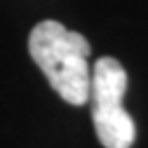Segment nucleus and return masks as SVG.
Masks as SVG:
<instances>
[{"label": "nucleus", "instance_id": "1", "mask_svg": "<svg viewBox=\"0 0 148 148\" xmlns=\"http://www.w3.org/2000/svg\"><path fill=\"white\" fill-rule=\"evenodd\" d=\"M29 53L66 103L76 107L88 103L92 66L88 64L90 43L84 35L58 21H41L29 35Z\"/></svg>", "mask_w": 148, "mask_h": 148}, {"label": "nucleus", "instance_id": "2", "mask_svg": "<svg viewBox=\"0 0 148 148\" xmlns=\"http://www.w3.org/2000/svg\"><path fill=\"white\" fill-rule=\"evenodd\" d=\"M127 74L115 58H99L92 64L88 103L92 125L105 148H130L136 140V123L123 107Z\"/></svg>", "mask_w": 148, "mask_h": 148}]
</instances>
